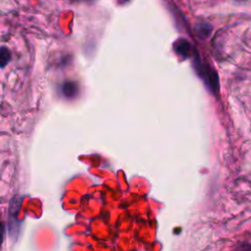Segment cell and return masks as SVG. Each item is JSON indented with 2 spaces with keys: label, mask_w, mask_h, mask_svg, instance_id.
Instances as JSON below:
<instances>
[{
  "label": "cell",
  "mask_w": 251,
  "mask_h": 251,
  "mask_svg": "<svg viewBox=\"0 0 251 251\" xmlns=\"http://www.w3.org/2000/svg\"><path fill=\"white\" fill-rule=\"evenodd\" d=\"M174 46H175L176 52L178 55L182 56L184 59L188 58L191 55V51H192L191 45H190V43L187 40L180 38V39H178V40H176L175 42Z\"/></svg>",
  "instance_id": "1"
},
{
  "label": "cell",
  "mask_w": 251,
  "mask_h": 251,
  "mask_svg": "<svg viewBox=\"0 0 251 251\" xmlns=\"http://www.w3.org/2000/svg\"><path fill=\"white\" fill-rule=\"evenodd\" d=\"M78 87L74 81H67L62 85V93L68 98H73L77 94Z\"/></svg>",
  "instance_id": "2"
},
{
  "label": "cell",
  "mask_w": 251,
  "mask_h": 251,
  "mask_svg": "<svg viewBox=\"0 0 251 251\" xmlns=\"http://www.w3.org/2000/svg\"><path fill=\"white\" fill-rule=\"evenodd\" d=\"M12 54L9 48L6 46L0 47V68H5L11 61Z\"/></svg>",
  "instance_id": "3"
},
{
  "label": "cell",
  "mask_w": 251,
  "mask_h": 251,
  "mask_svg": "<svg viewBox=\"0 0 251 251\" xmlns=\"http://www.w3.org/2000/svg\"><path fill=\"white\" fill-rule=\"evenodd\" d=\"M197 33L199 34V36H203V37H207L210 34L211 31V26L207 24H200L197 25L196 27Z\"/></svg>",
  "instance_id": "4"
},
{
  "label": "cell",
  "mask_w": 251,
  "mask_h": 251,
  "mask_svg": "<svg viewBox=\"0 0 251 251\" xmlns=\"http://www.w3.org/2000/svg\"><path fill=\"white\" fill-rule=\"evenodd\" d=\"M4 234H5V225L3 223H0V244L4 239Z\"/></svg>",
  "instance_id": "5"
},
{
  "label": "cell",
  "mask_w": 251,
  "mask_h": 251,
  "mask_svg": "<svg viewBox=\"0 0 251 251\" xmlns=\"http://www.w3.org/2000/svg\"><path fill=\"white\" fill-rule=\"evenodd\" d=\"M117 1H118V3H119V4H121V5H124V4L127 3L129 0H117Z\"/></svg>",
  "instance_id": "6"
}]
</instances>
